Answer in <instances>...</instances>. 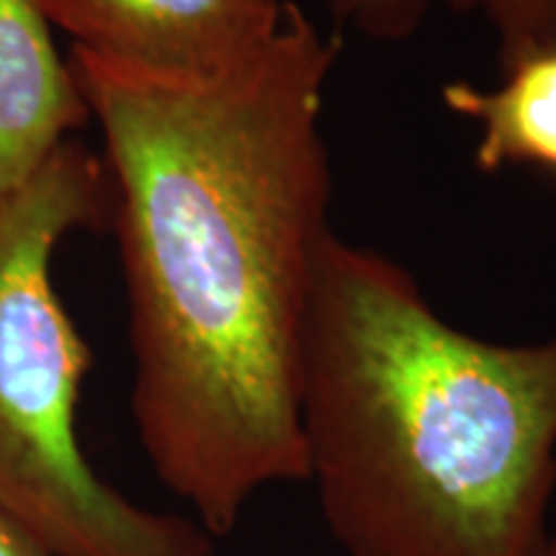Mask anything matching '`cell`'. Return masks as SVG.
I'll use <instances>...</instances> for the list:
<instances>
[{"label": "cell", "instance_id": "3", "mask_svg": "<svg viewBox=\"0 0 556 556\" xmlns=\"http://www.w3.org/2000/svg\"><path fill=\"white\" fill-rule=\"evenodd\" d=\"M101 160L65 142L0 206V505L50 556H217L199 520L139 507L75 430L93 356L52 283L73 229L109 225Z\"/></svg>", "mask_w": 556, "mask_h": 556}, {"label": "cell", "instance_id": "9", "mask_svg": "<svg viewBox=\"0 0 556 556\" xmlns=\"http://www.w3.org/2000/svg\"><path fill=\"white\" fill-rule=\"evenodd\" d=\"M536 556H556V533H548V539L544 541V546L539 548Z\"/></svg>", "mask_w": 556, "mask_h": 556}, {"label": "cell", "instance_id": "5", "mask_svg": "<svg viewBox=\"0 0 556 556\" xmlns=\"http://www.w3.org/2000/svg\"><path fill=\"white\" fill-rule=\"evenodd\" d=\"M88 122L37 0H0V206Z\"/></svg>", "mask_w": 556, "mask_h": 556}, {"label": "cell", "instance_id": "7", "mask_svg": "<svg viewBox=\"0 0 556 556\" xmlns=\"http://www.w3.org/2000/svg\"><path fill=\"white\" fill-rule=\"evenodd\" d=\"M332 16L374 41H405L420 31L430 0H328ZM462 16H479L497 39V65L556 41V0H448Z\"/></svg>", "mask_w": 556, "mask_h": 556}, {"label": "cell", "instance_id": "2", "mask_svg": "<svg viewBox=\"0 0 556 556\" xmlns=\"http://www.w3.org/2000/svg\"><path fill=\"white\" fill-rule=\"evenodd\" d=\"M302 441L348 556H536L556 490V336L454 328L379 250L319 248Z\"/></svg>", "mask_w": 556, "mask_h": 556}, {"label": "cell", "instance_id": "4", "mask_svg": "<svg viewBox=\"0 0 556 556\" xmlns=\"http://www.w3.org/2000/svg\"><path fill=\"white\" fill-rule=\"evenodd\" d=\"M73 47L170 75H217L266 52L289 0H37Z\"/></svg>", "mask_w": 556, "mask_h": 556}, {"label": "cell", "instance_id": "1", "mask_svg": "<svg viewBox=\"0 0 556 556\" xmlns=\"http://www.w3.org/2000/svg\"><path fill=\"white\" fill-rule=\"evenodd\" d=\"M338 54L291 0L268 50L217 75L67 54L114 186L139 443L214 539L266 486L307 482L304 328L332 232Z\"/></svg>", "mask_w": 556, "mask_h": 556}, {"label": "cell", "instance_id": "8", "mask_svg": "<svg viewBox=\"0 0 556 556\" xmlns=\"http://www.w3.org/2000/svg\"><path fill=\"white\" fill-rule=\"evenodd\" d=\"M0 556H50L3 505H0Z\"/></svg>", "mask_w": 556, "mask_h": 556}, {"label": "cell", "instance_id": "6", "mask_svg": "<svg viewBox=\"0 0 556 556\" xmlns=\"http://www.w3.org/2000/svg\"><path fill=\"white\" fill-rule=\"evenodd\" d=\"M500 86L467 80L443 86L448 111L477 124V168H536L556 176V41L531 47L500 65Z\"/></svg>", "mask_w": 556, "mask_h": 556}]
</instances>
